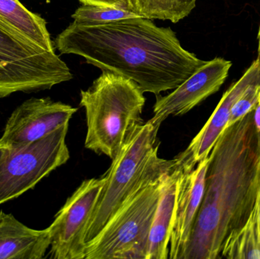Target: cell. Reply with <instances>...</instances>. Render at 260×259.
I'll use <instances>...</instances> for the list:
<instances>
[{"mask_svg":"<svg viewBox=\"0 0 260 259\" xmlns=\"http://www.w3.org/2000/svg\"><path fill=\"white\" fill-rule=\"evenodd\" d=\"M54 44L62 54L82 56L155 95L175 89L206 62L183 48L170 27L142 16L96 26L73 22Z\"/></svg>","mask_w":260,"mask_h":259,"instance_id":"6da1fadb","label":"cell"},{"mask_svg":"<svg viewBox=\"0 0 260 259\" xmlns=\"http://www.w3.org/2000/svg\"><path fill=\"white\" fill-rule=\"evenodd\" d=\"M259 186L252 111L224 129L209 155L204 196L183 259L221 258L229 236L253 211Z\"/></svg>","mask_w":260,"mask_h":259,"instance_id":"7a4b0ae2","label":"cell"},{"mask_svg":"<svg viewBox=\"0 0 260 259\" xmlns=\"http://www.w3.org/2000/svg\"><path fill=\"white\" fill-rule=\"evenodd\" d=\"M175 164V158H154L105 228L87 243L85 259H146L150 230L164 183Z\"/></svg>","mask_w":260,"mask_h":259,"instance_id":"3957f363","label":"cell"},{"mask_svg":"<svg viewBox=\"0 0 260 259\" xmlns=\"http://www.w3.org/2000/svg\"><path fill=\"white\" fill-rule=\"evenodd\" d=\"M144 92L131 79L102 71L91 86L81 91L85 109V147L115 159L135 131L143 124Z\"/></svg>","mask_w":260,"mask_h":259,"instance_id":"277c9868","label":"cell"},{"mask_svg":"<svg viewBox=\"0 0 260 259\" xmlns=\"http://www.w3.org/2000/svg\"><path fill=\"white\" fill-rule=\"evenodd\" d=\"M159 128L150 120L141 125L104 174L106 181L87 228L85 246L105 228L157 156Z\"/></svg>","mask_w":260,"mask_h":259,"instance_id":"5b68a950","label":"cell"},{"mask_svg":"<svg viewBox=\"0 0 260 259\" xmlns=\"http://www.w3.org/2000/svg\"><path fill=\"white\" fill-rule=\"evenodd\" d=\"M73 77L55 51L44 50L0 27V98L50 89Z\"/></svg>","mask_w":260,"mask_h":259,"instance_id":"8992f818","label":"cell"},{"mask_svg":"<svg viewBox=\"0 0 260 259\" xmlns=\"http://www.w3.org/2000/svg\"><path fill=\"white\" fill-rule=\"evenodd\" d=\"M70 123L44 138L15 147H6L0 157V205L36 187L70 158L67 144Z\"/></svg>","mask_w":260,"mask_h":259,"instance_id":"52a82bcc","label":"cell"},{"mask_svg":"<svg viewBox=\"0 0 260 259\" xmlns=\"http://www.w3.org/2000/svg\"><path fill=\"white\" fill-rule=\"evenodd\" d=\"M105 181L104 175L84 181L58 211L49 227L50 258L85 259L87 228Z\"/></svg>","mask_w":260,"mask_h":259,"instance_id":"ba28073f","label":"cell"},{"mask_svg":"<svg viewBox=\"0 0 260 259\" xmlns=\"http://www.w3.org/2000/svg\"><path fill=\"white\" fill-rule=\"evenodd\" d=\"M77 110V108L49 97H32L11 114L0 141L9 147L35 142L70 123Z\"/></svg>","mask_w":260,"mask_h":259,"instance_id":"9c48e42d","label":"cell"},{"mask_svg":"<svg viewBox=\"0 0 260 259\" xmlns=\"http://www.w3.org/2000/svg\"><path fill=\"white\" fill-rule=\"evenodd\" d=\"M231 61L216 57L200 67L190 77L166 96L156 95L154 116L150 121L160 127L171 116L187 114L197 105L215 94L225 82Z\"/></svg>","mask_w":260,"mask_h":259,"instance_id":"30bf717a","label":"cell"},{"mask_svg":"<svg viewBox=\"0 0 260 259\" xmlns=\"http://www.w3.org/2000/svg\"><path fill=\"white\" fill-rule=\"evenodd\" d=\"M260 82V60L256 59L242 77L223 94L218 106L201 130L194 137L186 150L177 155V164L191 170L208 158L224 129L227 128L232 106L248 87Z\"/></svg>","mask_w":260,"mask_h":259,"instance_id":"8fae6325","label":"cell"},{"mask_svg":"<svg viewBox=\"0 0 260 259\" xmlns=\"http://www.w3.org/2000/svg\"><path fill=\"white\" fill-rule=\"evenodd\" d=\"M209 164V156L191 170H183L177 164L181 172L177 184L168 258L183 259L186 252L204 196Z\"/></svg>","mask_w":260,"mask_h":259,"instance_id":"7c38bea8","label":"cell"},{"mask_svg":"<svg viewBox=\"0 0 260 259\" xmlns=\"http://www.w3.org/2000/svg\"><path fill=\"white\" fill-rule=\"evenodd\" d=\"M50 243L49 228L32 229L0 211V259H42Z\"/></svg>","mask_w":260,"mask_h":259,"instance_id":"4fadbf2b","label":"cell"},{"mask_svg":"<svg viewBox=\"0 0 260 259\" xmlns=\"http://www.w3.org/2000/svg\"><path fill=\"white\" fill-rule=\"evenodd\" d=\"M180 172L181 169L176 161L165 179L150 230L146 259H167L169 256L168 247L174 221L177 184Z\"/></svg>","mask_w":260,"mask_h":259,"instance_id":"5bb4252c","label":"cell"},{"mask_svg":"<svg viewBox=\"0 0 260 259\" xmlns=\"http://www.w3.org/2000/svg\"><path fill=\"white\" fill-rule=\"evenodd\" d=\"M0 27L44 50L55 51L45 20L19 0H0Z\"/></svg>","mask_w":260,"mask_h":259,"instance_id":"9a60e30c","label":"cell"},{"mask_svg":"<svg viewBox=\"0 0 260 259\" xmlns=\"http://www.w3.org/2000/svg\"><path fill=\"white\" fill-rule=\"evenodd\" d=\"M221 258L260 259V229L256 207L247 222L229 236L223 246Z\"/></svg>","mask_w":260,"mask_h":259,"instance_id":"2e32d148","label":"cell"},{"mask_svg":"<svg viewBox=\"0 0 260 259\" xmlns=\"http://www.w3.org/2000/svg\"><path fill=\"white\" fill-rule=\"evenodd\" d=\"M197 0H129L130 9L149 19L178 22L191 13Z\"/></svg>","mask_w":260,"mask_h":259,"instance_id":"e0dca14e","label":"cell"},{"mask_svg":"<svg viewBox=\"0 0 260 259\" xmlns=\"http://www.w3.org/2000/svg\"><path fill=\"white\" fill-rule=\"evenodd\" d=\"M137 17L141 15L126 8L90 4H82L72 15L73 23L86 26L102 25Z\"/></svg>","mask_w":260,"mask_h":259,"instance_id":"ac0fdd59","label":"cell"},{"mask_svg":"<svg viewBox=\"0 0 260 259\" xmlns=\"http://www.w3.org/2000/svg\"><path fill=\"white\" fill-rule=\"evenodd\" d=\"M260 102V82L250 85L232 106L228 126H232L256 109Z\"/></svg>","mask_w":260,"mask_h":259,"instance_id":"d6986e66","label":"cell"},{"mask_svg":"<svg viewBox=\"0 0 260 259\" xmlns=\"http://www.w3.org/2000/svg\"><path fill=\"white\" fill-rule=\"evenodd\" d=\"M82 4L104 5L130 9L129 0H79Z\"/></svg>","mask_w":260,"mask_h":259,"instance_id":"ffe728a7","label":"cell"},{"mask_svg":"<svg viewBox=\"0 0 260 259\" xmlns=\"http://www.w3.org/2000/svg\"><path fill=\"white\" fill-rule=\"evenodd\" d=\"M253 124H254L255 132L257 138L258 147L260 151V102L253 110Z\"/></svg>","mask_w":260,"mask_h":259,"instance_id":"44dd1931","label":"cell"},{"mask_svg":"<svg viewBox=\"0 0 260 259\" xmlns=\"http://www.w3.org/2000/svg\"><path fill=\"white\" fill-rule=\"evenodd\" d=\"M255 207H256V212H257L258 221H259L260 229V186L259 190H258L257 196H256V204H255Z\"/></svg>","mask_w":260,"mask_h":259,"instance_id":"7402d4cb","label":"cell"},{"mask_svg":"<svg viewBox=\"0 0 260 259\" xmlns=\"http://www.w3.org/2000/svg\"><path fill=\"white\" fill-rule=\"evenodd\" d=\"M6 147H7V145H6L4 143L0 141V157H1L2 154L3 153V152H4Z\"/></svg>","mask_w":260,"mask_h":259,"instance_id":"603a6c76","label":"cell"},{"mask_svg":"<svg viewBox=\"0 0 260 259\" xmlns=\"http://www.w3.org/2000/svg\"><path fill=\"white\" fill-rule=\"evenodd\" d=\"M258 42H259V46H258V59L260 60V26L259 29V33H258Z\"/></svg>","mask_w":260,"mask_h":259,"instance_id":"cb8c5ba5","label":"cell"}]
</instances>
